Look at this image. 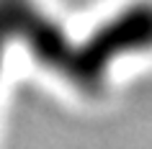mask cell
I'll use <instances>...</instances> for the list:
<instances>
[{
  "instance_id": "cell-2",
  "label": "cell",
  "mask_w": 152,
  "mask_h": 149,
  "mask_svg": "<svg viewBox=\"0 0 152 149\" xmlns=\"http://www.w3.org/2000/svg\"><path fill=\"white\" fill-rule=\"evenodd\" d=\"M3 44H5V28L0 23V54H3Z\"/></svg>"
},
{
  "instance_id": "cell-1",
  "label": "cell",
  "mask_w": 152,
  "mask_h": 149,
  "mask_svg": "<svg viewBox=\"0 0 152 149\" xmlns=\"http://www.w3.org/2000/svg\"><path fill=\"white\" fill-rule=\"evenodd\" d=\"M0 23L28 44L34 57L85 90H98L113 59L152 49V5L142 3L103 23L88 41L72 44L67 33L28 0H0Z\"/></svg>"
}]
</instances>
